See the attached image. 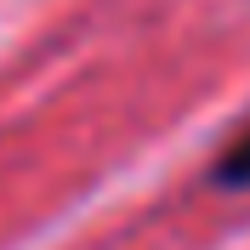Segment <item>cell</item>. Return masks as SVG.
<instances>
[{
	"mask_svg": "<svg viewBox=\"0 0 250 250\" xmlns=\"http://www.w3.org/2000/svg\"><path fill=\"white\" fill-rule=\"evenodd\" d=\"M210 182H216V188H250V131H245V137H239L233 148L216 159Z\"/></svg>",
	"mask_w": 250,
	"mask_h": 250,
	"instance_id": "obj_1",
	"label": "cell"
}]
</instances>
